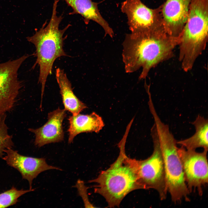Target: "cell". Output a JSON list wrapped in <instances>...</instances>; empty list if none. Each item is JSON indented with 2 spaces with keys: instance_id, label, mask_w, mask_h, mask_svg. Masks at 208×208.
I'll return each instance as SVG.
<instances>
[{
  "instance_id": "cell-1",
  "label": "cell",
  "mask_w": 208,
  "mask_h": 208,
  "mask_svg": "<svg viewBox=\"0 0 208 208\" xmlns=\"http://www.w3.org/2000/svg\"><path fill=\"white\" fill-rule=\"evenodd\" d=\"M179 41V38L171 36L164 29L127 34L122 53L125 72L142 68L139 79H145L151 68L173 57Z\"/></svg>"
},
{
  "instance_id": "cell-2",
  "label": "cell",
  "mask_w": 208,
  "mask_h": 208,
  "mask_svg": "<svg viewBox=\"0 0 208 208\" xmlns=\"http://www.w3.org/2000/svg\"><path fill=\"white\" fill-rule=\"evenodd\" d=\"M127 136L125 134L118 144L120 152L116 161L96 178L88 181L96 183L94 192L103 196L110 207H118L130 192L143 189L138 175V160L128 157L125 153Z\"/></svg>"
},
{
  "instance_id": "cell-3",
  "label": "cell",
  "mask_w": 208,
  "mask_h": 208,
  "mask_svg": "<svg viewBox=\"0 0 208 208\" xmlns=\"http://www.w3.org/2000/svg\"><path fill=\"white\" fill-rule=\"evenodd\" d=\"M59 1L54 0L51 16L46 26L47 21L33 35L26 38L36 47L35 56L36 60L34 66L38 64L40 67L38 81L41 86L42 99L47 77L52 73L54 61L58 57L67 56L63 48L64 41L66 37H63V35L71 25L68 24L62 29L59 28L63 19L62 15L58 16L57 15Z\"/></svg>"
},
{
  "instance_id": "cell-4",
  "label": "cell",
  "mask_w": 208,
  "mask_h": 208,
  "mask_svg": "<svg viewBox=\"0 0 208 208\" xmlns=\"http://www.w3.org/2000/svg\"><path fill=\"white\" fill-rule=\"evenodd\" d=\"M208 38V0H192L179 37V60L183 71L193 67L205 50Z\"/></svg>"
},
{
  "instance_id": "cell-5",
  "label": "cell",
  "mask_w": 208,
  "mask_h": 208,
  "mask_svg": "<svg viewBox=\"0 0 208 208\" xmlns=\"http://www.w3.org/2000/svg\"><path fill=\"white\" fill-rule=\"evenodd\" d=\"M162 154L167 191L175 203L184 200L190 201L182 163L178 152L177 141L168 125L159 117L154 120Z\"/></svg>"
},
{
  "instance_id": "cell-6",
  "label": "cell",
  "mask_w": 208,
  "mask_h": 208,
  "mask_svg": "<svg viewBox=\"0 0 208 208\" xmlns=\"http://www.w3.org/2000/svg\"><path fill=\"white\" fill-rule=\"evenodd\" d=\"M153 144L152 154L147 159L138 160V173L143 189H153L161 200L166 198L168 192L162 154L157 132L154 124L151 129Z\"/></svg>"
},
{
  "instance_id": "cell-7",
  "label": "cell",
  "mask_w": 208,
  "mask_h": 208,
  "mask_svg": "<svg viewBox=\"0 0 208 208\" xmlns=\"http://www.w3.org/2000/svg\"><path fill=\"white\" fill-rule=\"evenodd\" d=\"M122 12L127 17L131 32H145L164 29L161 5L148 8L141 0H126L121 5Z\"/></svg>"
},
{
  "instance_id": "cell-8",
  "label": "cell",
  "mask_w": 208,
  "mask_h": 208,
  "mask_svg": "<svg viewBox=\"0 0 208 208\" xmlns=\"http://www.w3.org/2000/svg\"><path fill=\"white\" fill-rule=\"evenodd\" d=\"M207 151L197 152L182 146L178 148L188 189L190 193L196 190L200 196L203 194V187L208 183Z\"/></svg>"
},
{
  "instance_id": "cell-9",
  "label": "cell",
  "mask_w": 208,
  "mask_h": 208,
  "mask_svg": "<svg viewBox=\"0 0 208 208\" xmlns=\"http://www.w3.org/2000/svg\"><path fill=\"white\" fill-rule=\"evenodd\" d=\"M28 57L25 55L0 63V116L6 114L14 106L21 86L18 71Z\"/></svg>"
},
{
  "instance_id": "cell-10",
  "label": "cell",
  "mask_w": 208,
  "mask_h": 208,
  "mask_svg": "<svg viewBox=\"0 0 208 208\" xmlns=\"http://www.w3.org/2000/svg\"><path fill=\"white\" fill-rule=\"evenodd\" d=\"M5 155L2 158L9 166L17 169L23 179L27 180L30 190H32L33 179L40 173L51 169L62 170L61 169L48 165L44 158H35L22 155L12 148L6 149Z\"/></svg>"
},
{
  "instance_id": "cell-11",
  "label": "cell",
  "mask_w": 208,
  "mask_h": 208,
  "mask_svg": "<svg viewBox=\"0 0 208 208\" xmlns=\"http://www.w3.org/2000/svg\"><path fill=\"white\" fill-rule=\"evenodd\" d=\"M192 0H166L161 5L164 27L171 37L179 38L188 15Z\"/></svg>"
},
{
  "instance_id": "cell-12",
  "label": "cell",
  "mask_w": 208,
  "mask_h": 208,
  "mask_svg": "<svg viewBox=\"0 0 208 208\" xmlns=\"http://www.w3.org/2000/svg\"><path fill=\"white\" fill-rule=\"evenodd\" d=\"M66 111L64 109L58 108L48 114V121L43 126L36 129H28L35 135L36 146L40 147L47 144L63 140L62 122L66 116Z\"/></svg>"
},
{
  "instance_id": "cell-13",
  "label": "cell",
  "mask_w": 208,
  "mask_h": 208,
  "mask_svg": "<svg viewBox=\"0 0 208 208\" xmlns=\"http://www.w3.org/2000/svg\"><path fill=\"white\" fill-rule=\"evenodd\" d=\"M71 7L73 11L71 14H78L83 18L86 24L90 21H93L101 25L105 32L111 38L113 37L114 31L107 21L101 15L98 8V3L91 0H64Z\"/></svg>"
},
{
  "instance_id": "cell-14",
  "label": "cell",
  "mask_w": 208,
  "mask_h": 208,
  "mask_svg": "<svg viewBox=\"0 0 208 208\" xmlns=\"http://www.w3.org/2000/svg\"><path fill=\"white\" fill-rule=\"evenodd\" d=\"M68 142H72L75 137L82 133L94 132L98 133L105 125L102 118L95 112L89 114H78L70 116Z\"/></svg>"
},
{
  "instance_id": "cell-15",
  "label": "cell",
  "mask_w": 208,
  "mask_h": 208,
  "mask_svg": "<svg viewBox=\"0 0 208 208\" xmlns=\"http://www.w3.org/2000/svg\"><path fill=\"white\" fill-rule=\"evenodd\" d=\"M55 76L64 109L71 112L73 115H76L87 108L86 105L74 93L71 83L64 70L59 68L56 69Z\"/></svg>"
},
{
  "instance_id": "cell-16",
  "label": "cell",
  "mask_w": 208,
  "mask_h": 208,
  "mask_svg": "<svg viewBox=\"0 0 208 208\" xmlns=\"http://www.w3.org/2000/svg\"><path fill=\"white\" fill-rule=\"evenodd\" d=\"M195 128V132L190 137L177 141V144L183 146L186 149L195 151L201 147L208 150V121L207 119L198 115L192 123Z\"/></svg>"
},
{
  "instance_id": "cell-17",
  "label": "cell",
  "mask_w": 208,
  "mask_h": 208,
  "mask_svg": "<svg viewBox=\"0 0 208 208\" xmlns=\"http://www.w3.org/2000/svg\"><path fill=\"white\" fill-rule=\"evenodd\" d=\"M6 118V114L0 116V158L3 157L6 149L12 148L14 146L12 136L8 132Z\"/></svg>"
},
{
  "instance_id": "cell-18",
  "label": "cell",
  "mask_w": 208,
  "mask_h": 208,
  "mask_svg": "<svg viewBox=\"0 0 208 208\" xmlns=\"http://www.w3.org/2000/svg\"><path fill=\"white\" fill-rule=\"evenodd\" d=\"M34 189L18 190L14 187L0 194V208H5L15 204L18 198L27 192L34 191Z\"/></svg>"
},
{
  "instance_id": "cell-19",
  "label": "cell",
  "mask_w": 208,
  "mask_h": 208,
  "mask_svg": "<svg viewBox=\"0 0 208 208\" xmlns=\"http://www.w3.org/2000/svg\"><path fill=\"white\" fill-rule=\"evenodd\" d=\"M74 187L77 188L78 194L83 201L85 207H94L89 201L87 191L88 187L85 185L84 182L79 179Z\"/></svg>"
}]
</instances>
